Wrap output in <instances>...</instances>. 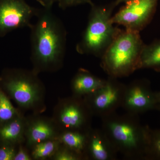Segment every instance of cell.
Segmentation results:
<instances>
[{
    "instance_id": "obj_1",
    "label": "cell",
    "mask_w": 160,
    "mask_h": 160,
    "mask_svg": "<svg viewBox=\"0 0 160 160\" xmlns=\"http://www.w3.org/2000/svg\"><path fill=\"white\" fill-rule=\"evenodd\" d=\"M51 9H40L30 27L32 69L38 74L59 70L66 55V29Z\"/></svg>"
},
{
    "instance_id": "obj_2",
    "label": "cell",
    "mask_w": 160,
    "mask_h": 160,
    "mask_svg": "<svg viewBox=\"0 0 160 160\" xmlns=\"http://www.w3.org/2000/svg\"><path fill=\"white\" fill-rule=\"evenodd\" d=\"M101 119V129L118 153L128 160L146 159L150 128L141 124L139 115L114 112Z\"/></svg>"
},
{
    "instance_id": "obj_3",
    "label": "cell",
    "mask_w": 160,
    "mask_h": 160,
    "mask_svg": "<svg viewBox=\"0 0 160 160\" xmlns=\"http://www.w3.org/2000/svg\"><path fill=\"white\" fill-rule=\"evenodd\" d=\"M32 69L6 68L0 74V89L21 111L42 113L46 110V88Z\"/></svg>"
},
{
    "instance_id": "obj_4",
    "label": "cell",
    "mask_w": 160,
    "mask_h": 160,
    "mask_svg": "<svg viewBox=\"0 0 160 160\" xmlns=\"http://www.w3.org/2000/svg\"><path fill=\"white\" fill-rule=\"evenodd\" d=\"M145 44L140 32L121 30L101 58V66L110 77H126L140 69Z\"/></svg>"
},
{
    "instance_id": "obj_5",
    "label": "cell",
    "mask_w": 160,
    "mask_h": 160,
    "mask_svg": "<svg viewBox=\"0 0 160 160\" xmlns=\"http://www.w3.org/2000/svg\"><path fill=\"white\" fill-rule=\"evenodd\" d=\"M90 6L87 26L76 49L79 54L101 58L122 29L111 22L112 11L117 6L115 2L102 6L92 3Z\"/></svg>"
},
{
    "instance_id": "obj_6",
    "label": "cell",
    "mask_w": 160,
    "mask_h": 160,
    "mask_svg": "<svg viewBox=\"0 0 160 160\" xmlns=\"http://www.w3.org/2000/svg\"><path fill=\"white\" fill-rule=\"evenodd\" d=\"M93 116L83 98L72 95L59 100L52 118L62 132L89 130Z\"/></svg>"
},
{
    "instance_id": "obj_7",
    "label": "cell",
    "mask_w": 160,
    "mask_h": 160,
    "mask_svg": "<svg viewBox=\"0 0 160 160\" xmlns=\"http://www.w3.org/2000/svg\"><path fill=\"white\" fill-rule=\"evenodd\" d=\"M126 88L117 78L109 77L102 87L83 98L93 116L102 118L122 107Z\"/></svg>"
},
{
    "instance_id": "obj_8",
    "label": "cell",
    "mask_w": 160,
    "mask_h": 160,
    "mask_svg": "<svg viewBox=\"0 0 160 160\" xmlns=\"http://www.w3.org/2000/svg\"><path fill=\"white\" fill-rule=\"evenodd\" d=\"M158 0H132L111 18L113 24L121 25L129 31L143 30L150 22L156 9Z\"/></svg>"
},
{
    "instance_id": "obj_9",
    "label": "cell",
    "mask_w": 160,
    "mask_h": 160,
    "mask_svg": "<svg viewBox=\"0 0 160 160\" xmlns=\"http://www.w3.org/2000/svg\"><path fill=\"white\" fill-rule=\"evenodd\" d=\"M39 10L26 0H0V38L16 29L30 28Z\"/></svg>"
},
{
    "instance_id": "obj_10",
    "label": "cell",
    "mask_w": 160,
    "mask_h": 160,
    "mask_svg": "<svg viewBox=\"0 0 160 160\" xmlns=\"http://www.w3.org/2000/svg\"><path fill=\"white\" fill-rule=\"evenodd\" d=\"M158 104L149 80H136L126 85L122 107L126 112L139 115L156 109Z\"/></svg>"
},
{
    "instance_id": "obj_11",
    "label": "cell",
    "mask_w": 160,
    "mask_h": 160,
    "mask_svg": "<svg viewBox=\"0 0 160 160\" xmlns=\"http://www.w3.org/2000/svg\"><path fill=\"white\" fill-rule=\"evenodd\" d=\"M40 114L33 113L26 117L24 144L29 150L38 143L57 138L61 133L52 118Z\"/></svg>"
},
{
    "instance_id": "obj_12",
    "label": "cell",
    "mask_w": 160,
    "mask_h": 160,
    "mask_svg": "<svg viewBox=\"0 0 160 160\" xmlns=\"http://www.w3.org/2000/svg\"><path fill=\"white\" fill-rule=\"evenodd\" d=\"M118 153L101 128L90 129L86 146L87 160H115Z\"/></svg>"
},
{
    "instance_id": "obj_13",
    "label": "cell",
    "mask_w": 160,
    "mask_h": 160,
    "mask_svg": "<svg viewBox=\"0 0 160 160\" xmlns=\"http://www.w3.org/2000/svg\"><path fill=\"white\" fill-rule=\"evenodd\" d=\"M103 79L86 69H79L70 84L72 95L83 97L99 89L106 83Z\"/></svg>"
},
{
    "instance_id": "obj_14",
    "label": "cell",
    "mask_w": 160,
    "mask_h": 160,
    "mask_svg": "<svg viewBox=\"0 0 160 160\" xmlns=\"http://www.w3.org/2000/svg\"><path fill=\"white\" fill-rule=\"evenodd\" d=\"M26 117L24 113L0 123V142L19 145L25 142Z\"/></svg>"
},
{
    "instance_id": "obj_15",
    "label": "cell",
    "mask_w": 160,
    "mask_h": 160,
    "mask_svg": "<svg viewBox=\"0 0 160 160\" xmlns=\"http://www.w3.org/2000/svg\"><path fill=\"white\" fill-rule=\"evenodd\" d=\"M90 129L87 131L62 132L57 138L63 146L80 155L83 159L87 160L86 146Z\"/></svg>"
},
{
    "instance_id": "obj_16",
    "label": "cell",
    "mask_w": 160,
    "mask_h": 160,
    "mask_svg": "<svg viewBox=\"0 0 160 160\" xmlns=\"http://www.w3.org/2000/svg\"><path fill=\"white\" fill-rule=\"evenodd\" d=\"M140 68L160 72V39L145 44L141 53Z\"/></svg>"
},
{
    "instance_id": "obj_17",
    "label": "cell",
    "mask_w": 160,
    "mask_h": 160,
    "mask_svg": "<svg viewBox=\"0 0 160 160\" xmlns=\"http://www.w3.org/2000/svg\"><path fill=\"white\" fill-rule=\"evenodd\" d=\"M61 145V142L57 138L38 143L29 149L32 158L36 160L51 159Z\"/></svg>"
},
{
    "instance_id": "obj_18",
    "label": "cell",
    "mask_w": 160,
    "mask_h": 160,
    "mask_svg": "<svg viewBox=\"0 0 160 160\" xmlns=\"http://www.w3.org/2000/svg\"><path fill=\"white\" fill-rule=\"evenodd\" d=\"M23 113L15 108L5 92L0 89V123L12 119Z\"/></svg>"
},
{
    "instance_id": "obj_19",
    "label": "cell",
    "mask_w": 160,
    "mask_h": 160,
    "mask_svg": "<svg viewBox=\"0 0 160 160\" xmlns=\"http://www.w3.org/2000/svg\"><path fill=\"white\" fill-rule=\"evenodd\" d=\"M146 160H160V129L149 130Z\"/></svg>"
},
{
    "instance_id": "obj_20",
    "label": "cell",
    "mask_w": 160,
    "mask_h": 160,
    "mask_svg": "<svg viewBox=\"0 0 160 160\" xmlns=\"http://www.w3.org/2000/svg\"><path fill=\"white\" fill-rule=\"evenodd\" d=\"M53 160H82L83 158L76 152L72 151L61 144L59 148L52 156Z\"/></svg>"
},
{
    "instance_id": "obj_21",
    "label": "cell",
    "mask_w": 160,
    "mask_h": 160,
    "mask_svg": "<svg viewBox=\"0 0 160 160\" xmlns=\"http://www.w3.org/2000/svg\"><path fill=\"white\" fill-rule=\"evenodd\" d=\"M18 146L0 142V160H14Z\"/></svg>"
},
{
    "instance_id": "obj_22",
    "label": "cell",
    "mask_w": 160,
    "mask_h": 160,
    "mask_svg": "<svg viewBox=\"0 0 160 160\" xmlns=\"http://www.w3.org/2000/svg\"><path fill=\"white\" fill-rule=\"evenodd\" d=\"M57 3L59 7L63 10L83 4L91 5L93 3L91 0H58Z\"/></svg>"
},
{
    "instance_id": "obj_23",
    "label": "cell",
    "mask_w": 160,
    "mask_h": 160,
    "mask_svg": "<svg viewBox=\"0 0 160 160\" xmlns=\"http://www.w3.org/2000/svg\"><path fill=\"white\" fill-rule=\"evenodd\" d=\"M31 155L29 149L24 144L19 145L14 160H32Z\"/></svg>"
},
{
    "instance_id": "obj_24",
    "label": "cell",
    "mask_w": 160,
    "mask_h": 160,
    "mask_svg": "<svg viewBox=\"0 0 160 160\" xmlns=\"http://www.w3.org/2000/svg\"><path fill=\"white\" fill-rule=\"evenodd\" d=\"M37 1L43 8L47 9H51L55 3L58 2V0H37Z\"/></svg>"
},
{
    "instance_id": "obj_25",
    "label": "cell",
    "mask_w": 160,
    "mask_h": 160,
    "mask_svg": "<svg viewBox=\"0 0 160 160\" xmlns=\"http://www.w3.org/2000/svg\"><path fill=\"white\" fill-rule=\"evenodd\" d=\"M130 1H132V0H116V1H115V2L116 5L117 6L119 4H120V3H125Z\"/></svg>"
},
{
    "instance_id": "obj_26",
    "label": "cell",
    "mask_w": 160,
    "mask_h": 160,
    "mask_svg": "<svg viewBox=\"0 0 160 160\" xmlns=\"http://www.w3.org/2000/svg\"><path fill=\"white\" fill-rule=\"evenodd\" d=\"M156 97L158 104L160 103V91L156 92Z\"/></svg>"
},
{
    "instance_id": "obj_27",
    "label": "cell",
    "mask_w": 160,
    "mask_h": 160,
    "mask_svg": "<svg viewBox=\"0 0 160 160\" xmlns=\"http://www.w3.org/2000/svg\"><path fill=\"white\" fill-rule=\"evenodd\" d=\"M156 110H158L160 112V103L158 104V106H157Z\"/></svg>"
}]
</instances>
